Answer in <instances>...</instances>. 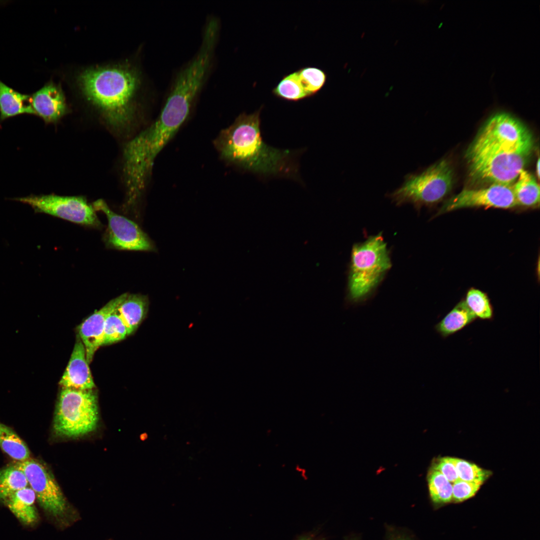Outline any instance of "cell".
Returning <instances> with one entry per match:
<instances>
[{
    "label": "cell",
    "instance_id": "cell-1",
    "mask_svg": "<svg viewBox=\"0 0 540 540\" xmlns=\"http://www.w3.org/2000/svg\"><path fill=\"white\" fill-rule=\"evenodd\" d=\"M261 110L238 116L216 137V149L225 160L260 176L296 178L298 167L292 152L272 147L263 140Z\"/></svg>",
    "mask_w": 540,
    "mask_h": 540
},
{
    "label": "cell",
    "instance_id": "cell-2",
    "mask_svg": "<svg viewBox=\"0 0 540 540\" xmlns=\"http://www.w3.org/2000/svg\"><path fill=\"white\" fill-rule=\"evenodd\" d=\"M76 84L82 95L108 122L120 126L133 114L142 78L136 68L120 64L86 68L78 75Z\"/></svg>",
    "mask_w": 540,
    "mask_h": 540
},
{
    "label": "cell",
    "instance_id": "cell-3",
    "mask_svg": "<svg viewBox=\"0 0 540 540\" xmlns=\"http://www.w3.org/2000/svg\"><path fill=\"white\" fill-rule=\"evenodd\" d=\"M351 258L346 302L356 305L370 296L392 263L380 233L354 244Z\"/></svg>",
    "mask_w": 540,
    "mask_h": 540
},
{
    "label": "cell",
    "instance_id": "cell-4",
    "mask_svg": "<svg viewBox=\"0 0 540 540\" xmlns=\"http://www.w3.org/2000/svg\"><path fill=\"white\" fill-rule=\"evenodd\" d=\"M532 152L494 145L472 144L466 157L470 175L475 182L512 186Z\"/></svg>",
    "mask_w": 540,
    "mask_h": 540
},
{
    "label": "cell",
    "instance_id": "cell-5",
    "mask_svg": "<svg viewBox=\"0 0 540 540\" xmlns=\"http://www.w3.org/2000/svg\"><path fill=\"white\" fill-rule=\"evenodd\" d=\"M98 420V396L93 389L62 388L53 422L57 436L69 438L84 436L96 428Z\"/></svg>",
    "mask_w": 540,
    "mask_h": 540
},
{
    "label": "cell",
    "instance_id": "cell-6",
    "mask_svg": "<svg viewBox=\"0 0 540 540\" xmlns=\"http://www.w3.org/2000/svg\"><path fill=\"white\" fill-rule=\"evenodd\" d=\"M452 182V169L443 160L420 172L408 174L400 187L388 196L396 205L410 204L419 208L442 200L450 190Z\"/></svg>",
    "mask_w": 540,
    "mask_h": 540
},
{
    "label": "cell",
    "instance_id": "cell-7",
    "mask_svg": "<svg viewBox=\"0 0 540 540\" xmlns=\"http://www.w3.org/2000/svg\"><path fill=\"white\" fill-rule=\"evenodd\" d=\"M15 465L24 474L28 486L43 510L62 526H66L77 518L54 476L44 464L30 458Z\"/></svg>",
    "mask_w": 540,
    "mask_h": 540
},
{
    "label": "cell",
    "instance_id": "cell-8",
    "mask_svg": "<svg viewBox=\"0 0 540 540\" xmlns=\"http://www.w3.org/2000/svg\"><path fill=\"white\" fill-rule=\"evenodd\" d=\"M472 144L532 152L534 140L532 132L521 120L510 113L499 111L490 116Z\"/></svg>",
    "mask_w": 540,
    "mask_h": 540
},
{
    "label": "cell",
    "instance_id": "cell-9",
    "mask_svg": "<svg viewBox=\"0 0 540 540\" xmlns=\"http://www.w3.org/2000/svg\"><path fill=\"white\" fill-rule=\"evenodd\" d=\"M32 206L35 212L46 214L87 226L100 225L92 205L82 196L56 194L30 196L14 199Z\"/></svg>",
    "mask_w": 540,
    "mask_h": 540
},
{
    "label": "cell",
    "instance_id": "cell-10",
    "mask_svg": "<svg viewBox=\"0 0 540 540\" xmlns=\"http://www.w3.org/2000/svg\"><path fill=\"white\" fill-rule=\"evenodd\" d=\"M96 210L102 212L108 221L105 241L108 246L120 250L152 251L154 246L138 226L113 212L102 200L95 201Z\"/></svg>",
    "mask_w": 540,
    "mask_h": 540
},
{
    "label": "cell",
    "instance_id": "cell-11",
    "mask_svg": "<svg viewBox=\"0 0 540 540\" xmlns=\"http://www.w3.org/2000/svg\"><path fill=\"white\" fill-rule=\"evenodd\" d=\"M512 186L490 185L478 189H464L446 200L438 214L472 207L510 208L517 206Z\"/></svg>",
    "mask_w": 540,
    "mask_h": 540
},
{
    "label": "cell",
    "instance_id": "cell-12",
    "mask_svg": "<svg viewBox=\"0 0 540 540\" xmlns=\"http://www.w3.org/2000/svg\"><path fill=\"white\" fill-rule=\"evenodd\" d=\"M128 294L125 293L110 300L80 325L78 328L79 336L84 346L88 364L92 362L96 351L102 346L106 318L116 310Z\"/></svg>",
    "mask_w": 540,
    "mask_h": 540
},
{
    "label": "cell",
    "instance_id": "cell-13",
    "mask_svg": "<svg viewBox=\"0 0 540 540\" xmlns=\"http://www.w3.org/2000/svg\"><path fill=\"white\" fill-rule=\"evenodd\" d=\"M30 102L34 114L46 123L56 122L68 112L60 85L52 80L31 95Z\"/></svg>",
    "mask_w": 540,
    "mask_h": 540
},
{
    "label": "cell",
    "instance_id": "cell-14",
    "mask_svg": "<svg viewBox=\"0 0 540 540\" xmlns=\"http://www.w3.org/2000/svg\"><path fill=\"white\" fill-rule=\"evenodd\" d=\"M62 388L90 390L96 387L86 358L84 346L77 337L69 362L59 382Z\"/></svg>",
    "mask_w": 540,
    "mask_h": 540
},
{
    "label": "cell",
    "instance_id": "cell-15",
    "mask_svg": "<svg viewBox=\"0 0 540 540\" xmlns=\"http://www.w3.org/2000/svg\"><path fill=\"white\" fill-rule=\"evenodd\" d=\"M148 300L140 294H128L116 310L120 317L129 334L134 332L146 316Z\"/></svg>",
    "mask_w": 540,
    "mask_h": 540
},
{
    "label": "cell",
    "instance_id": "cell-16",
    "mask_svg": "<svg viewBox=\"0 0 540 540\" xmlns=\"http://www.w3.org/2000/svg\"><path fill=\"white\" fill-rule=\"evenodd\" d=\"M36 500L34 492L28 486L12 494L4 502L21 522L30 525L38 520Z\"/></svg>",
    "mask_w": 540,
    "mask_h": 540
},
{
    "label": "cell",
    "instance_id": "cell-17",
    "mask_svg": "<svg viewBox=\"0 0 540 540\" xmlns=\"http://www.w3.org/2000/svg\"><path fill=\"white\" fill-rule=\"evenodd\" d=\"M30 96L14 90L0 80V120L20 114H35Z\"/></svg>",
    "mask_w": 540,
    "mask_h": 540
},
{
    "label": "cell",
    "instance_id": "cell-18",
    "mask_svg": "<svg viewBox=\"0 0 540 540\" xmlns=\"http://www.w3.org/2000/svg\"><path fill=\"white\" fill-rule=\"evenodd\" d=\"M476 318L464 300H462L435 325L434 329L442 337L446 338L462 330Z\"/></svg>",
    "mask_w": 540,
    "mask_h": 540
},
{
    "label": "cell",
    "instance_id": "cell-19",
    "mask_svg": "<svg viewBox=\"0 0 540 540\" xmlns=\"http://www.w3.org/2000/svg\"><path fill=\"white\" fill-rule=\"evenodd\" d=\"M512 187L517 206L531 207L539 204V185L526 170H521Z\"/></svg>",
    "mask_w": 540,
    "mask_h": 540
},
{
    "label": "cell",
    "instance_id": "cell-20",
    "mask_svg": "<svg viewBox=\"0 0 540 540\" xmlns=\"http://www.w3.org/2000/svg\"><path fill=\"white\" fill-rule=\"evenodd\" d=\"M0 447L13 459L22 462L30 458L26 443L10 427L0 422Z\"/></svg>",
    "mask_w": 540,
    "mask_h": 540
},
{
    "label": "cell",
    "instance_id": "cell-21",
    "mask_svg": "<svg viewBox=\"0 0 540 540\" xmlns=\"http://www.w3.org/2000/svg\"><path fill=\"white\" fill-rule=\"evenodd\" d=\"M28 486L24 472L15 464L0 470V500L4 502L16 491Z\"/></svg>",
    "mask_w": 540,
    "mask_h": 540
},
{
    "label": "cell",
    "instance_id": "cell-22",
    "mask_svg": "<svg viewBox=\"0 0 540 540\" xmlns=\"http://www.w3.org/2000/svg\"><path fill=\"white\" fill-rule=\"evenodd\" d=\"M274 96L279 98L296 102L308 98L298 76L297 71L282 76L272 90Z\"/></svg>",
    "mask_w": 540,
    "mask_h": 540
},
{
    "label": "cell",
    "instance_id": "cell-23",
    "mask_svg": "<svg viewBox=\"0 0 540 540\" xmlns=\"http://www.w3.org/2000/svg\"><path fill=\"white\" fill-rule=\"evenodd\" d=\"M428 482L430 498L435 504H446L452 500V484L440 472L431 468Z\"/></svg>",
    "mask_w": 540,
    "mask_h": 540
},
{
    "label": "cell",
    "instance_id": "cell-24",
    "mask_svg": "<svg viewBox=\"0 0 540 540\" xmlns=\"http://www.w3.org/2000/svg\"><path fill=\"white\" fill-rule=\"evenodd\" d=\"M300 84L308 98L318 92L325 85L327 74L315 66H304L296 70Z\"/></svg>",
    "mask_w": 540,
    "mask_h": 540
},
{
    "label": "cell",
    "instance_id": "cell-25",
    "mask_svg": "<svg viewBox=\"0 0 540 540\" xmlns=\"http://www.w3.org/2000/svg\"><path fill=\"white\" fill-rule=\"evenodd\" d=\"M464 302L477 318L490 320L493 318V308L484 292L478 289L470 288L466 294Z\"/></svg>",
    "mask_w": 540,
    "mask_h": 540
},
{
    "label": "cell",
    "instance_id": "cell-26",
    "mask_svg": "<svg viewBox=\"0 0 540 540\" xmlns=\"http://www.w3.org/2000/svg\"><path fill=\"white\" fill-rule=\"evenodd\" d=\"M115 310L106 319L102 346L118 342L130 335L126 326Z\"/></svg>",
    "mask_w": 540,
    "mask_h": 540
},
{
    "label": "cell",
    "instance_id": "cell-27",
    "mask_svg": "<svg viewBox=\"0 0 540 540\" xmlns=\"http://www.w3.org/2000/svg\"><path fill=\"white\" fill-rule=\"evenodd\" d=\"M452 460L459 480L482 484L488 478L489 472L474 464L456 458H452Z\"/></svg>",
    "mask_w": 540,
    "mask_h": 540
},
{
    "label": "cell",
    "instance_id": "cell-28",
    "mask_svg": "<svg viewBox=\"0 0 540 540\" xmlns=\"http://www.w3.org/2000/svg\"><path fill=\"white\" fill-rule=\"evenodd\" d=\"M452 485V500L456 502H461L473 496L482 484L458 480Z\"/></svg>",
    "mask_w": 540,
    "mask_h": 540
},
{
    "label": "cell",
    "instance_id": "cell-29",
    "mask_svg": "<svg viewBox=\"0 0 540 540\" xmlns=\"http://www.w3.org/2000/svg\"><path fill=\"white\" fill-rule=\"evenodd\" d=\"M432 468L440 472L452 484L459 480L451 457H443L436 460Z\"/></svg>",
    "mask_w": 540,
    "mask_h": 540
},
{
    "label": "cell",
    "instance_id": "cell-30",
    "mask_svg": "<svg viewBox=\"0 0 540 540\" xmlns=\"http://www.w3.org/2000/svg\"><path fill=\"white\" fill-rule=\"evenodd\" d=\"M536 168V171L537 175H538V176L539 177V176H540V160L539 159H538V160L537 162Z\"/></svg>",
    "mask_w": 540,
    "mask_h": 540
},
{
    "label": "cell",
    "instance_id": "cell-31",
    "mask_svg": "<svg viewBox=\"0 0 540 540\" xmlns=\"http://www.w3.org/2000/svg\"><path fill=\"white\" fill-rule=\"evenodd\" d=\"M298 540H311V539L308 537L304 536L300 538Z\"/></svg>",
    "mask_w": 540,
    "mask_h": 540
},
{
    "label": "cell",
    "instance_id": "cell-32",
    "mask_svg": "<svg viewBox=\"0 0 540 540\" xmlns=\"http://www.w3.org/2000/svg\"></svg>",
    "mask_w": 540,
    "mask_h": 540
}]
</instances>
